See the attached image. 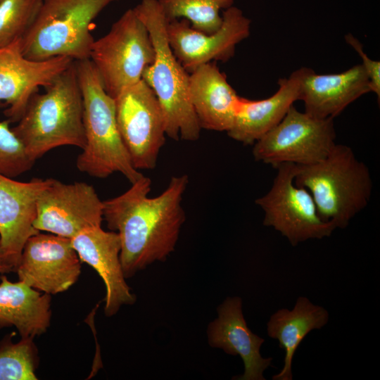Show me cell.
Masks as SVG:
<instances>
[{
  "instance_id": "6da1fadb",
  "label": "cell",
  "mask_w": 380,
  "mask_h": 380,
  "mask_svg": "<svg viewBox=\"0 0 380 380\" xmlns=\"http://www.w3.org/2000/svg\"><path fill=\"white\" fill-rule=\"evenodd\" d=\"M188 184L186 175L174 176L160 194L149 197L151 179L143 175L124 193L103 201V219L120 238L125 278L175 251L186 219L182 199Z\"/></svg>"
},
{
  "instance_id": "7a4b0ae2",
  "label": "cell",
  "mask_w": 380,
  "mask_h": 380,
  "mask_svg": "<svg viewBox=\"0 0 380 380\" xmlns=\"http://www.w3.org/2000/svg\"><path fill=\"white\" fill-rule=\"evenodd\" d=\"M42 94L35 92L12 131L34 162L55 148L86 143L83 100L75 63L58 75Z\"/></svg>"
},
{
  "instance_id": "3957f363",
  "label": "cell",
  "mask_w": 380,
  "mask_h": 380,
  "mask_svg": "<svg viewBox=\"0 0 380 380\" xmlns=\"http://www.w3.org/2000/svg\"><path fill=\"white\" fill-rule=\"evenodd\" d=\"M75 63L83 100L86 140L76 160L77 168L99 179L119 172L132 184L143 175L133 165L121 137L114 99L105 90L90 59Z\"/></svg>"
},
{
  "instance_id": "277c9868",
  "label": "cell",
  "mask_w": 380,
  "mask_h": 380,
  "mask_svg": "<svg viewBox=\"0 0 380 380\" xmlns=\"http://www.w3.org/2000/svg\"><path fill=\"white\" fill-rule=\"evenodd\" d=\"M133 8L147 27L153 44L155 58L144 71L142 80L161 106L166 136L173 140L196 141L201 128L189 99V73L170 46L166 34L168 20L157 0H141Z\"/></svg>"
},
{
  "instance_id": "5b68a950",
  "label": "cell",
  "mask_w": 380,
  "mask_h": 380,
  "mask_svg": "<svg viewBox=\"0 0 380 380\" xmlns=\"http://www.w3.org/2000/svg\"><path fill=\"white\" fill-rule=\"evenodd\" d=\"M294 182L310 193L323 221L341 229L367 207L373 185L368 167L352 148L336 144L324 160L296 165Z\"/></svg>"
},
{
  "instance_id": "8992f818",
  "label": "cell",
  "mask_w": 380,
  "mask_h": 380,
  "mask_svg": "<svg viewBox=\"0 0 380 380\" xmlns=\"http://www.w3.org/2000/svg\"><path fill=\"white\" fill-rule=\"evenodd\" d=\"M119 0H43L30 29L21 38L24 56L32 61L67 57L89 59L94 42L93 20L109 4Z\"/></svg>"
},
{
  "instance_id": "52a82bcc",
  "label": "cell",
  "mask_w": 380,
  "mask_h": 380,
  "mask_svg": "<svg viewBox=\"0 0 380 380\" xmlns=\"http://www.w3.org/2000/svg\"><path fill=\"white\" fill-rule=\"evenodd\" d=\"M154 58L149 32L134 8L123 13L108 33L94 40L89 56L105 90L113 99L142 80Z\"/></svg>"
},
{
  "instance_id": "ba28073f",
  "label": "cell",
  "mask_w": 380,
  "mask_h": 380,
  "mask_svg": "<svg viewBox=\"0 0 380 380\" xmlns=\"http://www.w3.org/2000/svg\"><path fill=\"white\" fill-rule=\"evenodd\" d=\"M334 119H319L292 106L281 121L253 145L256 161L273 167L282 163L307 165L324 160L336 144Z\"/></svg>"
},
{
  "instance_id": "9c48e42d",
  "label": "cell",
  "mask_w": 380,
  "mask_h": 380,
  "mask_svg": "<svg viewBox=\"0 0 380 380\" xmlns=\"http://www.w3.org/2000/svg\"><path fill=\"white\" fill-rule=\"evenodd\" d=\"M277 169L270 191L255 201L264 212L263 224L280 232L293 246L329 236L336 227L320 218L310 193L295 184L296 165L282 163Z\"/></svg>"
},
{
  "instance_id": "30bf717a",
  "label": "cell",
  "mask_w": 380,
  "mask_h": 380,
  "mask_svg": "<svg viewBox=\"0 0 380 380\" xmlns=\"http://www.w3.org/2000/svg\"><path fill=\"white\" fill-rule=\"evenodd\" d=\"M114 101L118 129L133 165L138 170L154 169L167 137L163 111L155 93L141 80Z\"/></svg>"
},
{
  "instance_id": "8fae6325",
  "label": "cell",
  "mask_w": 380,
  "mask_h": 380,
  "mask_svg": "<svg viewBox=\"0 0 380 380\" xmlns=\"http://www.w3.org/2000/svg\"><path fill=\"white\" fill-rule=\"evenodd\" d=\"M103 208V201L93 186L52 178L38 197L34 227L71 239L84 229L101 226Z\"/></svg>"
},
{
  "instance_id": "7c38bea8",
  "label": "cell",
  "mask_w": 380,
  "mask_h": 380,
  "mask_svg": "<svg viewBox=\"0 0 380 380\" xmlns=\"http://www.w3.org/2000/svg\"><path fill=\"white\" fill-rule=\"evenodd\" d=\"M220 27L212 34L194 29L184 18L168 21L166 34L173 53L190 73L201 65L227 62L235 54L237 44L251 32V20L238 7L222 11Z\"/></svg>"
},
{
  "instance_id": "4fadbf2b",
  "label": "cell",
  "mask_w": 380,
  "mask_h": 380,
  "mask_svg": "<svg viewBox=\"0 0 380 380\" xmlns=\"http://www.w3.org/2000/svg\"><path fill=\"white\" fill-rule=\"evenodd\" d=\"M81 265L70 239L40 232L26 241L15 271L18 280L51 295L64 292L77 282Z\"/></svg>"
},
{
  "instance_id": "5bb4252c",
  "label": "cell",
  "mask_w": 380,
  "mask_h": 380,
  "mask_svg": "<svg viewBox=\"0 0 380 380\" xmlns=\"http://www.w3.org/2000/svg\"><path fill=\"white\" fill-rule=\"evenodd\" d=\"M21 39L0 48V101L8 108L4 114L18 122L31 96L45 87L75 61L67 57L32 61L24 56Z\"/></svg>"
},
{
  "instance_id": "9a60e30c",
  "label": "cell",
  "mask_w": 380,
  "mask_h": 380,
  "mask_svg": "<svg viewBox=\"0 0 380 380\" xmlns=\"http://www.w3.org/2000/svg\"><path fill=\"white\" fill-rule=\"evenodd\" d=\"M52 178L19 182L0 174V248L15 269L23 247L40 232L34 227L37 202Z\"/></svg>"
},
{
  "instance_id": "2e32d148",
  "label": "cell",
  "mask_w": 380,
  "mask_h": 380,
  "mask_svg": "<svg viewBox=\"0 0 380 380\" xmlns=\"http://www.w3.org/2000/svg\"><path fill=\"white\" fill-rule=\"evenodd\" d=\"M70 241L80 261L94 268L103 281L106 316H113L123 305L135 303L136 296L123 274L120 259L121 241L116 232L94 227L82 231Z\"/></svg>"
},
{
  "instance_id": "e0dca14e",
  "label": "cell",
  "mask_w": 380,
  "mask_h": 380,
  "mask_svg": "<svg viewBox=\"0 0 380 380\" xmlns=\"http://www.w3.org/2000/svg\"><path fill=\"white\" fill-rule=\"evenodd\" d=\"M218 317L208 327L209 345L222 349L227 354L239 355L244 365L238 380H265L263 372L272 365V357L264 358L260 347L265 339L247 326L239 297L227 298L217 308Z\"/></svg>"
},
{
  "instance_id": "ac0fdd59",
  "label": "cell",
  "mask_w": 380,
  "mask_h": 380,
  "mask_svg": "<svg viewBox=\"0 0 380 380\" xmlns=\"http://www.w3.org/2000/svg\"><path fill=\"white\" fill-rule=\"evenodd\" d=\"M309 68L302 67L278 81V89L271 96L251 100L239 97L234 121L227 132L245 145L254 144L284 118L295 101L300 100V87Z\"/></svg>"
},
{
  "instance_id": "d6986e66",
  "label": "cell",
  "mask_w": 380,
  "mask_h": 380,
  "mask_svg": "<svg viewBox=\"0 0 380 380\" xmlns=\"http://www.w3.org/2000/svg\"><path fill=\"white\" fill-rule=\"evenodd\" d=\"M369 92V80L362 64L334 74H317L309 68L302 81L300 100L310 116L334 119Z\"/></svg>"
},
{
  "instance_id": "ffe728a7",
  "label": "cell",
  "mask_w": 380,
  "mask_h": 380,
  "mask_svg": "<svg viewBox=\"0 0 380 380\" xmlns=\"http://www.w3.org/2000/svg\"><path fill=\"white\" fill-rule=\"evenodd\" d=\"M189 94L201 129L227 132L231 129L240 96L215 62L189 73Z\"/></svg>"
},
{
  "instance_id": "44dd1931",
  "label": "cell",
  "mask_w": 380,
  "mask_h": 380,
  "mask_svg": "<svg viewBox=\"0 0 380 380\" xmlns=\"http://www.w3.org/2000/svg\"><path fill=\"white\" fill-rule=\"evenodd\" d=\"M0 279V329L14 327L21 337L33 338L45 333L51 322V295L20 280L12 282L4 274Z\"/></svg>"
},
{
  "instance_id": "7402d4cb",
  "label": "cell",
  "mask_w": 380,
  "mask_h": 380,
  "mask_svg": "<svg viewBox=\"0 0 380 380\" xmlns=\"http://www.w3.org/2000/svg\"><path fill=\"white\" fill-rule=\"evenodd\" d=\"M328 320L327 310L306 297H298L292 310L280 309L270 317L267 334L285 350L284 367L273 380H292V360L298 347L308 334L322 328Z\"/></svg>"
},
{
  "instance_id": "603a6c76",
  "label": "cell",
  "mask_w": 380,
  "mask_h": 380,
  "mask_svg": "<svg viewBox=\"0 0 380 380\" xmlns=\"http://www.w3.org/2000/svg\"><path fill=\"white\" fill-rule=\"evenodd\" d=\"M235 0H157L168 21L184 18L200 32L212 34L222 23L221 11Z\"/></svg>"
},
{
  "instance_id": "cb8c5ba5",
  "label": "cell",
  "mask_w": 380,
  "mask_h": 380,
  "mask_svg": "<svg viewBox=\"0 0 380 380\" xmlns=\"http://www.w3.org/2000/svg\"><path fill=\"white\" fill-rule=\"evenodd\" d=\"M37 364L33 338L21 337L14 343L7 336L0 341V380H37Z\"/></svg>"
},
{
  "instance_id": "d4e9b609",
  "label": "cell",
  "mask_w": 380,
  "mask_h": 380,
  "mask_svg": "<svg viewBox=\"0 0 380 380\" xmlns=\"http://www.w3.org/2000/svg\"><path fill=\"white\" fill-rule=\"evenodd\" d=\"M42 3L43 0H4L0 4V48L24 36Z\"/></svg>"
},
{
  "instance_id": "484cf974",
  "label": "cell",
  "mask_w": 380,
  "mask_h": 380,
  "mask_svg": "<svg viewBox=\"0 0 380 380\" xmlns=\"http://www.w3.org/2000/svg\"><path fill=\"white\" fill-rule=\"evenodd\" d=\"M10 123L9 120L0 122V174L13 178L30 170L34 161L27 155Z\"/></svg>"
},
{
  "instance_id": "4316f807",
  "label": "cell",
  "mask_w": 380,
  "mask_h": 380,
  "mask_svg": "<svg viewBox=\"0 0 380 380\" xmlns=\"http://www.w3.org/2000/svg\"><path fill=\"white\" fill-rule=\"evenodd\" d=\"M345 40L360 56L362 65L369 80L370 91L380 99V62L371 59L363 50L361 42L352 34L345 36Z\"/></svg>"
},
{
  "instance_id": "83f0119b",
  "label": "cell",
  "mask_w": 380,
  "mask_h": 380,
  "mask_svg": "<svg viewBox=\"0 0 380 380\" xmlns=\"http://www.w3.org/2000/svg\"><path fill=\"white\" fill-rule=\"evenodd\" d=\"M14 271V267L9 259L0 248V273L5 274Z\"/></svg>"
},
{
  "instance_id": "f1b7e54d",
  "label": "cell",
  "mask_w": 380,
  "mask_h": 380,
  "mask_svg": "<svg viewBox=\"0 0 380 380\" xmlns=\"http://www.w3.org/2000/svg\"><path fill=\"white\" fill-rule=\"evenodd\" d=\"M4 0H0V4Z\"/></svg>"
}]
</instances>
